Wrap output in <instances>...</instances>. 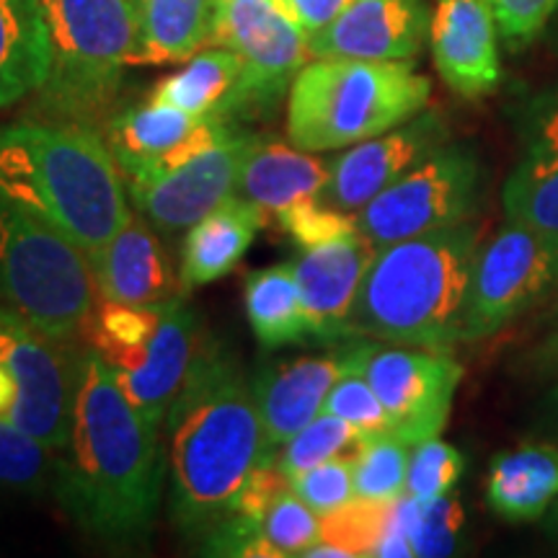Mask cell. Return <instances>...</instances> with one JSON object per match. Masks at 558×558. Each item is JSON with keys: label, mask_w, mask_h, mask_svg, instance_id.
Here are the masks:
<instances>
[{"label": "cell", "mask_w": 558, "mask_h": 558, "mask_svg": "<svg viewBox=\"0 0 558 558\" xmlns=\"http://www.w3.org/2000/svg\"><path fill=\"white\" fill-rule=\"evenodd\" d=\"M554 347H556V352H558V339H556V344H554Z\"/></svg>", "instance_id": "obj_44"}, {"label": "cell", "mask_w": 558, "mask_h": 558, "mask_svg": "<svg viewBox=\"0 0 558 558\" xmlns=\"http://www.w3.org/2000/svg\"><path fill=\"white\" fill-rule=\"evenodd\" d=\"M241 73L243 62L239 54L226 47H213V50L197 52L179 73L160 81L153 88L150 99L171 104L186 114L228 120Z\"/></svg>", "instance_id": "obj_29"}, {"label": "cell", "mask_w": 558, "mask_h": 558, "mask_svg": "<svg viewBox=\"0 0 558 558\" xmlns=\"http://www.w3.org/2000/svg\"><path fill=\"white\" fill-rule=\"evenodd\" d=\"M365 439L367 435H362L357 427H352L344 418L320 411L288 445L277 450L275 463L284 471V476L295 478L300 473L326 463V460L352 456Z\"/></svg>", "instance_id": "obj_32"}, {"label": "cell", "mask_w": 558, "mask_h": 558, "mask_svg": "<svg viewBox=\"0 0 558 558\" xmlns=\"http://www.w3.org/2000/svg\"><path fill=\"white\" fill-rule=\"evenodd\" d=\"M411 445L393 432L373 435L352 452L354 492L360 499L393 501L407 494Z\"/></svg>", "instance_id": "obj_31"}, {"label": "cell", "mask_w": 558, "mask_h": 558, "mask_svg": "<svg viewBox=\"0 0 558 558\" xmlns=\"http://www.w3.org/2000/svg\"><path fill=\"white\" fill-rule=\"evenodd\" d=\"M279 228L298 243L300 248L313 246V243L329 241L333 235L347 233V230L357 228L354 215L337 213V209L326 207L320 199H308L303 205L284 209L277 218Z\"/></svg>", "instance_id": "obj_39"}, {"label": "cell", "mask_w": 558, "mask_h": 558, "mask_svg": "<svg viewBox=\"0 0 558 558\" xmlns=\"http://www.w3.org/2000/svg\"><path fill=\"white\" fill-rule=\"evenodd\" d=\"M241 130L235 122L186 114L156 99L132 104L104 122V137L114 153L124 186L177 169L186 160L218 148Z\"/></svg>", "instance_id": "obj_14"}, {"label": "cell", "mask_w": 558, "mask_h": 558, "mask_svg": "<svg viewBox=\"0 0 558 558\" xmlns=\"http://www.w3.org/2000/svg\"><path fill=\"white\" fill-rule=\"evenodd\" d=\"M390 505L393 501H369L352 499L347 507L320 518V541L341 546L354 556H375V548L388 525Z\"/></svg>", "instance_id": "obj_34"}, {"label": "cell", "mask_w": 558, "mask_h": 558, "mask_svg": "<svg viewBox=\"0 0 558 558\" xmlns=\"http://www.w3.org/2000/svg\"><path fill=\"white\" fill-rule=\"evenodd\" d=\"M331 158H318L295 145L256 140L235 184V197L262 209L264 218H279L284 209L318 199L320 186L329 179Z\"/></svg>", "instance_id": "obj_22"}, {"label": "cell", "mask_w": 558, "mask_h": 558, "mask_svg": "<svg viewBox=\"0 0 558 558\" xmlns=\"http://www.w3.org/2000/svg\"><path fill=\"white\" fill-rule=\"evenodd\" d=\"M259 135L241 130L218 148L186 160L156 179L128 186L130 205L160 233L190 230L215 207L235 197V184Z\"/></svg>", "instance_id": "obj_16"}, {"label": "cell", "mask_w": 558, "mask_h": 558, "mask_svg": "<svg viewBox=\"0 0 558 558\" xmlns=\"http://www.w3.org/2000/svg\"><path fill=\"white\" fill-rule=\"evenodd\" d=\"M86 256L96 292L109 303H163L184 292L169 251L160 243L156 228L140 213H132L107 243Z\"/></svg>", "instance_id": "obj_20"}, {"label": "cell", "mask_w": 558, "mask_h": 558, "mask_svg": "<svg viewBox=\"0 0 558 558\" xmlns=\"http://www.w3.org/2000/svg\"><path fill=\"white\" fill-rule=\"evenodd\" d=\"M50 70L37 90L47 120L96 128L109 120L135 68L140 26L132 0H41Z\"/></svg>", "instance_id": "obj_6"}, {"label": "cell", "mask_w": 558, "mask_h": 558, "mask_svg": "<svg viewBox=\"0 0 558 558\" xmlns=\"http://www.w3.org/2000/svg\"><path fill=\"white\" fill-rule=\"evenodd\" d=\"M554 527H556V535H558V505L554 509Z\"/></svg>", "instance_id": "obj_43"}, {"label": "cell", "mask_w": 558, "mask_h": 558, "mask_svg": "<svg viewBox=\"0 0 558 558\" xmlns=\"http://www.w3.org/2000/svg\"><path fill=\"white\" fill-rule=\"evenodd\" d=\"M264 222L267 218L262 209L241 197H230L194 222L181 246V290L192 292L230 275L246 256Z\"/></svg>", "instance_id": "obj_23"}, {"label": "cell", "mask_w": 558, "mask_h": 558, "mask_svg": "<svg viewBox=\"0 0 558 558\" xmlns=\"http://www.w3.org/2000/svg\"><path fill=\"white\" fill-rule=\"evenodd\" d=\"M0 190L86 254L107 243L132 215L107 137L78 122L0 124Z\"/></svg>", "instance_id": "obj_3"}, {"label": "cell", "mask_w": 558, "mask_h": 558, "mask_svg": "<svg viewBox=\"0 0 558 558\" xmlns=\"http://www.w3.org/2000/svg\"><path fill=\"white\" fill-rule=\"evenodd\" d=\"M463 469L465 460L460 456V450L442 442L439 437L411 445L407 494L418 501L445 497L456 488L460 476H463Z\"/></svg>", "instance_id": "obj_36"}, {"label": "cell", "mask_w": 558, "mask_h": 558, "mask_svg": "<svg viewBox=\"0 0 558 558\" xmlns=\"http://www.w3.org/2000/svg\"><path fill=\"white\" fill-rule=\"evenodd\" d=\"M354 341L357 344H349L347 354L386 407L390 432L409 445L439 437L463 378V367L450 357L448 349Z\"/></svg>", "instance_id": "obj_11"}, {"label": "cell", "mask_w": 558, "mask_h": 558, "mask_svg": "<svg viewBox=\"0 0 558 558\" xmlns=\"http://www.w3.org/2000/svg\"><path fill=\"white\" fill-rule=\"evenodd\" d=\"M290 486L313 512L326 518V514L337 512V509L347 507L352 499H357L352 456L326 460V463L316 465V469L290 478Z\"/></svg>", "instance_id": "obj_38"}, {"label": "cell", "mask_w": 558, "mask_h": 558, "mask_svg": "<svg viewBox=\"0 0 558 558\" xmlns=\"http://www.w3.org/2000/svg\"><path fill=\"white\" fill-rule=\"evenodd\" d=\"M497 34L486 0H437L429 45L445 86L463 99H481L497 90L501 81Z\"/></svg>", "instance_id": "obj_19"}, {"label": "cell", "mask_w": 558, "mask_h": 558, "mask_svg": "<svg viewBox=\"0 0 558 558\" xmlns=\"http://www.w3.org/2000/svg\"><path fill=\"white\" fill-rule=\"evenodd\" d=\"M556 399H558V390H556Z\"/></svg>", "instance_id": "obj_45"}, {"label": "cell", "mask_w": 558, "mask_h": 558, "mask_svg": "<svg viewBox=\"0 0 558 558\" xmlns=\"http://www.w3.org/2000/svg\"><path fill=\"white\" fill-rule=\"evenodd\" d=\"M463 530V507L456 497H445L418 501L411 520V546L414 556L439 558L450 556L458 546V535Z\"/></svg>", "instance_id": "obj_37"}, {"label": "cell", "mask_w": 558, "mask_h": 558, "mask_svg": "<svg viewBox=\"0 0 558 558\" xmlns=\"http://www.w3.org/2000/svg\"><path fill=\"white\" fill-rule=\"evenodd\" d=\"M140 41L135 65L184 62L209 45L218 0H132Z\"/></svg>", "instance_id": "obj_26"}, {"label": "cell", "mask_w": 558, "mask_h": 558, "mask_svg": "<svg viewBox=\"0 0 558 558\" xmlns=\"http://www.w3.org/2000/svg\"><path fill=\"white\" fill-rule=\"evenodd\" d=\"M16 401V386H13L11 373L5 369L3 362H0V416H5Z\"/></svg>", "instance_id": "obj_42"}, {"label": "cell", "mask_w": 558, "mask_h": 558, "mask_svg": "<svg viewBox=\"0 0 558 558\" xmlns=\"http://www.w3.org/2000/svg\"><path fill=\"white\" fill-rule=\"evenodd\" d=\"M65 344L0 308V362L16 386V401L5 418L54 452L65 448L70 435L78 365Z\"/></svg>", "instance_id": "obj_13"}, {"label": "cell", "mask_w": 558, "mask_h": 558, "mask_svg": "<svg viewBox=\"0 0 558 558\" xmlns=\"http://www.w3.org/2000/svg\"><path fill=\"white\" fill-rule=\"evenodd\" d=\"M58 452L0 416V488L37 492L54 481Z\"/></svg>", "instance_id": "obj_33"}, {"label": "cell", "mask_w": 558, "mask_h": 558, "mask_svg": "<svg viewBox=\"0 0 558 558\" xmlns=\"http://www.w3.org/2000/svg\"><path fill=\"white\" fill-rule=\"evenodd\" d=\"M190 292L163 303L99 300L86 333L117 375L128 399L160 429L202 347V324Z\"/></svg>", "instance_id": "obj_8"}, {"label": "cell", "mask_w": 558, "mask_h": 558, "mask_svg": "<svg viewBox=\"0 0 558 558\" xmlns=\"http://www.w3.org/2000/svg\"><path fill=\"white\" fill-rule=\"evenodd\" d=\"M429 94L407 60L313 58L288 94V137L305 153L344 150L409 122Z\"/></svg>", "instance_id": "obj_5"}, {"label": "cell", "mask_w": 558, "mask_h": 558, "mask_svg": "<svg viewBox=\"0 0 558 558\" xmlns=\"http://www.w3.org/2000/svg\"><path fill=\"white\" fill-rule=\"evenodd\" d=\"M166 465L156 424L128 399L101 354L83 349L52 481L70 518L114 546L143 541L156 522Z\"/></svg>", "instance_id": "obj_1"}, {"label": "cell", "mask_w": 558, "mask_h": 558, "mask_svg": "<svg viewBox=\"0 0 558 558\" xmlns=\"http://www.w3.org/2000/svg\"><path fill=\"white\" fill-rule=\"evenodd\" d=\"M320 541V514L305 505L292 492V486L279 492L269 507L264 509L259 533L248 556L262 558H288L305 556L313 543Z\"/></svg>", "instance_id": "obj_30"}, {"label": "cell", "mask_w": 558, "mask_h": 558, "mask_svg": "<svg viewBox=\"0 0 558 558\" xmlns=\"http://www.w3.org/2000/svg\"><path fill=\"white\" fill-rule=\"evenodd\" d=\"M507 220L520 222L558 256V111L505 186Z\"/></svg>", "instance_id": "obj_27"}, {"label": "cell", "mask_w": 558, "mask_h": 558, "mask_svg": "<svg viewBox=\"0 0 558 558\" xmlns=\"http://www.w3.org/2000/svg\"><path fill=\"white\" fill-rule=\"evenodd\" d=\"M478 181L476 156L445 143L362 207L354 220L375 248L460 226L476 205Z\"/></svg>", "instance_id": "obj_10"}, {"label": "cell", "mask_w": 558, "mask_h": 558, "mask_svg": "<svg viewBox=\"0 0 558 558\" xmlns=\"http://www.w3.org/2000/svg\"><path fill=\"white\" fill-rule=\"evenodd\" d=\"M50 70L41 0H0V109L37 94Z\"/></svg>", "instance_id": "obj_25"}, {"label": "cell", "mask_w": 558, "mask_h": 558, "mask_svg": "<svg viewBox=\"0 0 558 558\" xmlns=\"http://www.w3.org/2000/svg\"><path fill=\"white\" fill-rule=\"evenodd\" d=\"M209 47L233 50L243 62L228 120H269L308 65V34L277 0H218Z\"/></svg>", "instance_id": "obj_9"}, {"label": "cell", "mask_w": 558, "mask_h": 558, "mask_svg": "<svg viewBox=\"0 0 558 558\" xmlns=\"http://www.w3.org/2000/svg\"><path fill=\"white\" fill-rule=\"evenodd\" d=\"M486 501L509 522L538 520L558 501V448L527 445L492 460Z\"/></svg>", "instance_id": "obj_24"}, {"label": "cell", "mask_w": 558, "mask_h": 558, "mask_svg": "<svg viewBox=\"0 0 558 558\" xmlns=\"http://www.w3.org/2000/svg\"><path fill=\"white\" fill-rule=\"evenodd\" d=\"M478 251L471 220L378 248L349 316V341L450 349L463 333Z\"/></svg>", "instance_id": "obj_4"}, {"label": "cell", "mask_w": 558, "mask_h": 558, "mask_svg": "<svg viewBox=\"0 0 558 558\" xmlns=\"http://www.w3.org/2000/svg\"><path fill=\"white\" fill-rule=\"evenodd\" d=\"M96 295L86 251L0 190V308L70 341L86 331Z\"/></svg>", "instance_id": "obj_7"}, {"label": "cell", "mask_w": 558, "mask_h": 558, "mask_svg": "<svg viewBox=\"0 0 558 558\" xmlns=\"http://www.w3.org/2000/svg\"><path fill=\"white\" fill-rule=\"evenodd\" d=\"M375 254L378 248L360 228L298 251L290 267L308 316L311 339L326 344L349 341V316Z\"/></svg>", "instance_id": "obj_17"}, {"label": "cell", "mask_w": 558, "mask_h": 558, "mask_svg": "<svg viewBox=\"0 0 558 558\" xmlns=\"http://www.w3.org/2000/svg\"><path fill=\"white\" fill-rule=\"evenodd\" d=\"M427 0H354L329 26L311 34V58L411 60L429 37Z\"/></svg>", "instance_id": "obj_18"}, {"label": "cell", "mask_w": 558, "mask_h": 558, "mask_svg": "<svg viewBox=\"0 0 558 558\" xmlns=\"http://www.w3.org/2000/svg\"><path fill=\"white\" fill-rule=\"evenodd\" d=\"M344 352V362L347 369L344 375L333 383V388L326 396L324 411L326 414H333L344 422L357 427L362 435L373 437V435H386L390 432V416L386 407H383L375 388L369 386V380L365 378V373L349 360L347 347L341 349Z\"/></svg>", "instance_id": "obj_35"}, {"label": "cell", "mask_w": 558, "mask_h": 558, "mask_svg": "<svg viewBox=\"0 0 558 558\" xmlns=\"http://www.w3.org/2000/svg\"><path fill=\"white\" fill-rule=\"evenodd\" d=\"M507 45L522 47L535 39L558 9V0H486Z\"/></svg>", "instance_id": "obj_40"}, {"label": "cell", "mask_w": 558, "mask_h": 558, "mask_svg": "<svg viewBox=\"0 0 558 558\" xmlns=\"http://www.w3.org/2000/svg\"><path fill=\"white\" fill-rule=\"evenodd\" d=\"M448 143V128L435 111L411 117L399 128L383 132L378 137L349 145L344 153L331 158L329 179L320 186L318 199L337 213L354 215L383 190L396 184L403 173L429 158Z\"/></svg>", "instance_id": "obj_15"}, {"label": "cell", "mask_w": 558, "mask_h": 558, "mask_svg": "<svg viewBox=\"0 0 558 558\" xmlns=\"http://www.w3.org/2000/svg\"><path fill=\"white\" fill-rule=\"evenodd\" d=\"M554 284H558L554 248L533 230L507 220V226L481 246L473 264L460 341L494 337Z\"/></svg>", "instance_id": "obj_12"}, {"label": "cell", "mask_w": 558, "mask_h": 558, "mask_svg": "<svg viewBox=\"0 0 558 558\" xmlns=\"http://www.w3.org/2000/svg\"><path fill=\"white\" fill-rule=\"evenodd\" d=\"M344 352L339 349L318 357L275 362L251 378L271 448L279 450L288 445L305 424H311L324 411L326 396L344 375Z\"/></svg>", "instance_id": "obj_21"}, {"label": "cell", "mask_w": 558, "mask_h": 558, "mask_svg": "<svg viewBox=\"0 0 558 558\" xmlns=\"http://www.w3.org/2000/svg\"><path fill=\"white\" fill-rule=\"evenodd\" d=\"M277 3L311 37V34L329 26L354 0H277Z\"/></svg>", "instance_id": "obj_41"}, {"label": "cell", "mask_w": 558, "mask_h": 558, "mask_svg": "<svg viewBox=\"0 0 558 558\" xmlns=\"http://www.w3.org/2000/svg\"><path fill=\"white\" fill-rule=\"evenodd\" d=\"M163 427L171 520L181 533L207 538L239 509L251 478L277 460L251 378L220 341H202Z\"/></svg>", "instance_id": "obj_2"}, {"label": "cell", "mask_w": 558, "mask_h": 558, "mask_svg": "<svg viewBox=\"0 0 558 558\" xmlns=\"http://www.w3.org/2000/svg\"><path fill=\"white\" fill-rule=\"evenodd\" d=\"M243 303L251 331L264 349H282L311 339L308 316L290 262L248 271Z\"/></svg>", "instance_id": "obj_28"}]
</instances>
